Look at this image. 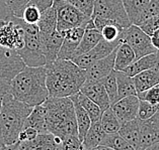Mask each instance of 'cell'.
Instances as JSON below:
<instances>
[{
	"instance_id": "cell-1",
	"label": "cell",
	"mask_w": 159,
	"mask_h": 150,
	"mask_svg": "<svg viewBox=\"0 0 159 150\" xmlns=\"http://www.w3.org/2000/svg\"><path fill=\"white\" fill-rule=\"evenodd\" d=\"M45 68L49 97L63 98L76 95L87 79L85 70L76 66L71 60L57 59Z\"/></svg>"
},
{
	"instance_id": "cell-2",
	"label": "cell",
	"mask_w": 159,
	"mask_h": 150,
	"mask_svg": "<svg viewBox=\"0 0 159 150\" xmlns=\"http://www.w3.org/2000/svg\"><path fill=\"white\" fill-rule=\"evenodd\" d=\"M45 67H25L10 82V94L14 99L34 107L49 98Z\"/></svg>"
},
{
	"instance_id": "cell-3",
	"label": "cell",
	"mask_w": 159,
	"mask_h": 150,
	"mask_svg": "<svg viewBox=\"0 0 159 150\" xmlns=\"http://www.w3.org/2000/svg\"><path fill=\"white\" fill-rule=\"evenodd\" d=\"M46 111L47 131L62 140L78 136L74 104L70 97H49L42 104Z\"/></svg>"
},
{
	"instance_id": "cell-4",
	"label": "cell",
	"mask_w": 159,
	"mask_h": 150,
	"mask_svg": "<svg viewBox=\"0 0 159 150\" xmlns=\"http://www.w3.org/2000/svg\"><path fill=\"white\" fill-rule=\"evenodd\" d=\"M33 108L14 99L11 94L4 96L0 109V140L3 144L11 145L18 141L19 133Z\"/></svg>"
},
{
	"instance_id": "cell-5",
	"label": "cell",
	"mask_w": 159,
	"mask_h": 150,
	"mask_svg": "<svg viewBox=\"0 0 159 150\" xmlns=\"http://www.w3.org/2000/svg\"><path fill=\"white\" fill-rule=\"evenodd\" d=\"M18 23L25 31V45L17 52L26 67H45L47 61L42 48L41 34L37 24H29L17 17Z\"/></svg>"
},
{
	"instance_id": "cell-6",
	"label": "cell",
	"mask_w": 159,
	"mask_h": 150,
	"mask_svg": "<svg viewBox=\"0 0 159 150\" xmlns=\"http://www.w3.org/2000/svg\"><path fill=\"white\" fill-rule=\"evenodd\" d=\"M53 6L57 12V30L64 33L69 29L86 26L90 17L63 0H55Z\"/></svg>"
},
{
	"instance_id": "cell-7",
	"label": "cell",
	"mask_w": 159,
	"mask_h": 150,
	"mask_svg": "<svg viewBox=\"0 0 159 150\" xmlns=\"http://www.w3.org/2000/svg\"><path fill=\"white\" fill-rule=\"evenodd\" d=\"M91 18H100L117 22L123 28L132 24L122 0H95Z\"/></svg>"
},
{
	"instance_id": "cell-8",
	"label": "cell",
	"mask_w": 159,
	"mask_h": 150,
	"mask_svg": "<svg viewBox=\"0 0 159 150\" xmlns=\"http://www.w3.org/2000/svg\"><path fill=\"white\" fill-rule=\"evenodd\" d=\"M121 42H125L133 49L136 60L157 52L151 42L150 35L143 31L140 26L135 24H131L129 27L124 28Z\"/></svg>"
},
{
	"instance_id": "cell-9",
	"label": "cell",
	"mask_w": 159,
	"mask_h": 150,
	"mask_svg": "<svg viewBox=\"0 0 159 150\" xmlns=\"http://www.w3.org/2000/svg\"><path fill=\"white\" fill-rule=\"evenodd\" d=\"M25 45V31L18 23L17 17L11 15L0 20V47L18 52Z\"/></svg>"
},
{
	"instance_id": "cell-10",
	"label": "cell",
	"mask_w": 159,
	"mask_h": 150,
	"mask_svg": "<svg viewBox=\"0 0 159 150\" xmlns=\"http://www.w3.org/2000/svg\"><path fill=\"white\" fill-rule=\"evenodd\" d=\"M120 44H121V41L110 42L102 38L98 44L92 49H90V51L87 52L86 53H84V55L74 57V59L71 60L76 66L83 69V70H86V69L90 66V65L93 64L94 61L102 60L103 57L107 56L108 55H111V53L119 47Z\"/></svg>"
},
{
	"instance_id": "cell-11",
	"label": "cell",
	"mask_w": 159,
	"mask_h": 150,
	"mask_svg": "<svg viewBox=\"0 0 159 150\" xmlns=\"http://www.w3.org/2000/svg\"><path fill=\"white\" fill-rule=\"evenodd\" d=\"M25 67L24 60L18 56L17 52L7 49L4 55L0 56V79L11 82Z\"/></svg>"
},
{
	"instance_id": "cell-12",
	"label": "cell",
	"mask_w": 159,
	"mask_h": 150,
	"mask_svg": "<svg viewBox=\"0 0 159 150\" xmlns=\"http://www.w3.org/2000/svg\"><path fill=\"white\" fill-rule=\"evenodd\" d=\"M79 92L86 96L88 99H90L92 102H94L96 105H98L102 112L108 107H111L110 98L100 81L86 79L81 86Z\"/></svg>"
},
{
	"instance_id": "cell-13",
	"label": "cell",
	"mask_w": 159,
	"mask_h": 150,
	"mask_svg": "<svg viewBox=\"0 0 159 150\" xmlns=\"http://www.w3.org/2000/svg\"><path fill=\"white\" fill-rule=\"evenodd\" d=\"M139 102L137 96H128L118 100L111 107L121 123H125L137 118Z\"/></svg>"
},
{
	"instance_id": "cell-14",
	"label": "cell",
	"mask_w": 159,
	"mask_h": 150,
	"mask_svg": "<svg viewBox=\"0 0 159 150\" xmlns=\"http://www.w3.org/2000/svg\"><path fill=\"white\" fill-rule=\"evenodd\" d=\"M141 140L139 150L159 142V110L152 117L146 120H140Z\"/></svg>"
},
{
	"instance_id": "cell-15",
	"label": "cell",
	"mask_w": 159,
	"mask_h": 150,
	"mask_svg": "<svg viewBox=\"0 0 159 150\" xmlns=\"http://www.w3.org/2000/svg\"><path fill=\"white\" fill-rule=\"evenodd\" d=\"M85 30V26L75 27L64 32V40L58 53V59L72 60L77 48L81 41Z\"/></svg>"
},
{
	"instance_id": "cell-16",
	"label": "cell",
	"mask_w": 159,
	"mask_h": 150,
	"mask_svg": "<svg viewBox=\"0 0 159 150\" xmlns=\"http://www.w3.org/2000/svg\"><path fill=\"white\" fill-rule=\"evenodd\" d=\"M63 40L64 33L59 32L58 30L50 34H41L42 48L47 61L46 65L51 64L58 59V53L63 44Z\"/></svg>"
},
{
	"instance_id": "cell-17",
	"label": "cell",
	"mask_w": 159,
	"mask_h": 150,
	"mask_svg": "<svg viewBox=\"0 0 159 150\" xmlns=\"http://www.w3.org/2000/svg\"><path fill=\"white\" fill-rule=\"evenodd\" d=\"M62 139L50 132L39 133L33 140L19 142V150H56Z\"/></svg>"
},
{
	"instance_id": "cell-18",
	"label": "cell",
	"mask_w": 159,
	"mask_h": 150,
	"mask_svg": "<svg viewBox=\"0 0 159 150\" xmlns=\"http://www.w3.org/2000/svg\"><path fill=\"white\" fill-rule=\"evenodd\" d=\"M116 52L117 48L112 52L111 55L103 57L102 60H98L94 61L93 64L90 65L86 70V78L90 80L100 81L107 77L110 73L115 70V59H116Z\"/></svg>"
},
{
	"instance_id": "cell-19",
	"label": "cell",
	"mask_w": 159,
	"mask_h": 150,
	"mask_svg": "<svg viewBox=\"0 0 159 150\" xmlns=\"http://www.w3.org/2000/svg\"><path fill=\"white\" fill-rule=\"evenodd\" d=\"M100 40H102V33L95 27L93 21L90 18V20L88 21V23L85 26L83 36L81 38V41L76 49L74 56H73V59L81 55H84V53H86L90 49H92L98 44Z\"/></svg>"
},
{
	"instance_id": "cell-20",
	"label": "cell",
	"mask_w": 159,
	"mask_h": 150,
	"mask_svg": "<svg viewBox=\"0 0 159 150\" xmlns=\"http://www.w3.org/2000/svg\"><path fill=\"white\" fill-rule=\"evenodd\" d=\"M125 10L132 24L140 25L150 0H122Z\"/></svg>"
},
{
	"instance_id": "cell-21",
	"label": "cell",
	"mask_w": 159,
	"mask_h": 150,
	"mask_svg": "<svg viewBox=\"0 0 159 150\" xmlns=\"http://www.w3.org/2000/svg\"><path fill=\"white\" fill-rule=\"evenodd\" d=\"M124 139L128 141L136 150H139L141 140V129H140V120L138 118L134 120L122 123L119 132Z\"/></svg>"
},
{
	"instance_id": "cell-22",
	"label": "cell",
	"mask_w": 159,
	"mask_h": 150,
	"mask_svg": "<svg viewBox=\"0 0 159 150\" xmlns=\"http://www.w3.org/2000/svg\"><path fill=\"white\" fill-rule=\"evenodd\" d=\"M133 80L137 94L150 89L151 87L159 84V66L139 73L133 77Z\"/></svg>"
},
{
	"instance_id": "cell-23",
	"label": "cell",
	"mask_w": 159,
	"mask_h": 150,
	"mask_svg": "<svg viewBox=\"0 0 159 150\" xmlns=\"http://www.w3.org/2000/svg\"><path fill=\"white\" fill-rule=\"evenodd\" d=\"M157 66H159V51L136 60L131 66H129L124 71V73H126L128 76L133 78L139 73L150 70V69Z\"/></svg>"
},
{
	"instance_id": "cell-24",
	"label": "cell",
	"mask_w": 159,
	"mask_h": 150,
	"mask_svg": "<svg viewBox=\"0 0 159 150\" xmlns=\"http://www.w3.org/2000/svg\"><path fill=\"white\" fill-rule=\"evenodd\" d=\"M71 100L73 104H74V111H75V119H76V124H77V131H78V138L79 140L82 142L85 134L87 133L89 127L91 125V120L90 117L88 116L82 106L80 105V103L77 100L76 96L73 95L71 96Z\"/></svg>"
},
{
	"instance_id": "cell-25",
	"label": "cell",
	"mask_w": 159,
	"mask_h": 150,
	"mask_svg": "<svg viewBox=\"0 0 159 150\" xmlns=\"http://www.w3.org/2000/svg\"><path fill=\"white\" fill-rule=\"evenodd\" d=\"M106 136H107V133L104 132V130L102 129V124H100L99 121L91 123L87 133L85 134V136L82 140L84 149L89 150L95 147V146L102 145Z\"/></svg>"
},
{
	"instance_id": "cell-26",
	"label": "cell",
	"mask_w": 159,
	"mask_h": 150,
	"mask_svg": "<svg viewBox=\"0 0 159 150\" xmlns=\"http://www.w3.org/2000/svg\"><path fill=\"white\" fill-rule=\"evenodd\" d=\"M136 60L135 52L125 42H121L117 48L115 59V71L124 72Z\"/></svg>"
},
{
	"instance_id": "cell-27",
	"label": "cell",
	"mask_w": 159,
	"mask_h": 150,
	"mask_svg": "<svg viewBox=\"0 0 159 150\" xmlns=\"http://www.w3.org/2000/svg\"><path fill=\"white\" fill-rule=\"evenodd\" d=\"M25 127H32L36 129L39 133H46L47 131V126H46V111L44 106L38 105L34 106L32 112L26 118L25 122Z\"/></svg>"
},
{
	"instance_id": "cell-28",
	"label": "cell",
	"mask_w": 159,
	"mask_h": 150,
	"mask_svg": "<svg viewBox=\"0 0 159 150\" xmlns=\"http://www.w3.org/2000/svg\"><path fill=\"white\" fill-rule=\"evenodd\" d=\"M118 85V99H122L128 96H137L134 80L132 77L128 76L126 73L116 71Z\"/></svg>"
},
{
	"instance_id": "cell-29",
	"label": "cell",
	"mask_w": 159,
	"mask_h": 150,
	"mask_svg": "<svg viewBox=\"0 0 159 150\" xmlns=\"http://www.w3.org/2000/svg\"><path fill=\"white\" fill-rule=\"evenodd\" d=\"M37 25L41 34H50L57 30V12L55 7L52 6L42 12Z\"/></svg>"
},
{
	"instance_id": "cell-30",
	"label": "cell",
	"mask_w": 159,
	"mask_h": 150,
	"mask_svg": "<svg viewBox=\"0 0 159 150\" xmlns=\"http://www.w3.org/2000/svg\"><path fill=\"white\" fill-rule=\"evenodd\" d=\"M99 122L102 124V129L107 134H111V133H117L119 132L120 128H121L122 123L119 120L117 115L112 111L111 107H108L107 110H104L102 117L99 119Z\"/></svg>"
},
{
	"instance_id": "cell-31",
	"label": "cell",
	"mask_w": 159,
	"mask_h": 150,
	"mask_svg": "<svg viewBox=\"0 0 159 150\" xmlns=\"http://www.w3.org/2000/svg\"><path fill=\"white\" fill-rule=\"evenodd\" d=\"M75 96L77 100H78V102L80 103V105L82 106V108L86 111L88 116L90 117L91 122L93 123L96 121H99L102 114V111L99 108V106L96 105L94 102H92L90 99H88L86 96L80 93V92H78Z\"/></svg>"
},
{
	"instance_id": "cell-32",
	"label": "cell",
	"mask_w": 159,
	"mask_h": 150,
	"mask_svg": "<svg viewBox=\"0 0 159 150\" xmlns=\"http://www.w3.org/2000/svg\"><path fill=\"white\" fill-rule=\"evenodd\" d=\"M106 89L108 98H110L111 106L118 101V85H117V77H116V71L114 70L110 73L107 77L100 80Z\"/></svg>"
},
{
	"instance_id": "cell-33",
	"label": "cell",
	"mask_w": 159,
	"mask_h": 150,
	"mask_svg": "<svg viewBox=\"0 0 159 150\" xmlns=\"http://www.w3.org/2000/svg\"><path fill=\"white\" fill-rule=\"evenodd\" d=\"M102 145H107L116 150H136L129 142L126 141L124 138L117 133L107 134L106 138L102 141Z\"/></svg>"
},
{
	"instance_id": "cell-34",
	"label": "cell",
	"mask_w": 159,
	"mask_h": 150,
	"mask_svg": "<svg viewBox=\"0 0 159 150\" xmlns=\"http://www.w3.org/2000/svg\"><path fill=\"white\" fill-rule=\"evenodd\" d=\"M158 110H159V106L152 105V104L146 102L144 100H140L137 118L139 120H146V119L152 117L155 113H157Z\"/></svg>"
},
{
	"instance_id": "cell-35",
	"label": "cell",
	"mask_w": 159,
	"mask_h": 150,
	"mask_svg": "<svg viewBox=\"0 0 159 150\" xmlns=\"http://www.w3.org/2000/svg\"><path fill=\"white\" fill-rule=\"evenodd\" d=\"M3 1L13 16L21 18L22 13L30 0H3Z\"/></svg>"
},
{
	"instance_id": "cell-36",
	"label": "cell",
	"mask_w": 159,
	"mask_h": 150,
	"mask_svg": "<svg viewBox=\"0 0 159 150\" xmlns=\"http://www.w3.org/2000/svg\"><path fill=\"white\" fill-rule=\"evenodd\" d=\"M63 1L68 2L69 4L76 7L81 12L87 15L91 18L92 12H93V7L95 0H63Z\"/></svg>"
},
{
	"instance_id": "cell-37",
	"label": "cell",
	"mask_w": 159,
	"mask_h": 150,
	"mask_svg": "<svg viewBox=\"0 0 159 150\" xmlns=\"http://www.w3.org/2000/svg\"><path fill=\"white\" fill-rule=\"evenodd\" d=\"M139 100H144L152 105L159 106V84L151 87L150 89L146 90L142 93L137 94Z\"/></svg>"
},
{
	"instance_id": "cell-38",
	"label": "cell",
	"mask_w": 159,
	"mask_h": 150,
	"mask_svg": "<svg viewBox=\"0 0 159 150\" xmlns=\"http://www.w3.org/2000/svg\"><path fill=\"white\" fill-rule=\"evenodd\" d=\"M56 150H85L78 136H70L62 140Z\"/></svg>"
},
{
	"instance_id": "cell-39",
	"label": "cell",
	"mask_w": 159,
	"mask_h": 150,
	"mask_svg": "<svg viewBox=\"0 0 159 150\" xmlns=\"http://www.w3.org/2000/svg\"><path fill=\"white\" fill-rule=\"evenodd\" d=\"M41 14L42 12L36 6L28 4V6L25 7V9L24 11V13H22L21 18L29 24H37L41 18Z\"/></svg>"
},
{
	"instance_id": "cell-40",
	"label": "cell",
	"mask_w": 159,
	"mask_h": 150,
	"mask_svg": "<svg viewBox=\"0 0 159 150\" xmlns=\"http://www.w3.org/2000/svg\"><path fill=\"white\" fill-rule=\"evenodd\" d=\"M138 26H140L143 31H145L148 35H150L156 29H159V15L147 18Z\"/></svg>"
},
{
	"instance_id": "cell-41",
	"label": "cell",
	"mask_w": 159,
	"mask_h": 150,
	"mask_svg": "<svg viewBox=\"0 0 159 150\" xmlns=\"http://www.w3.org/2000/svg\"><path fill=\"white\" fill-rule=\"evenodd\" d=\"M39 132L36 129L32 128V127H25L19 133L18 136V142H25L34 139L38 136Z\"/></svg>"
},
{
	"instance_id": "cell-42",
	"label": "cell",
	"mask_w": 159,
	"mask_h": 150,
	"mask_svg": "<svg viewBox=\"0 0 159 150\" xmlns=\"http://www.w3.org/2000/svg\"><path fill=\"white\" fill-rule=\"evenodd\" d=\"M156 15H159V0H150L149 5L147 7V10L144 14L143 21L149 17L156 16Z\"/></svg>"
},
{
	"instance_id": "cell-43",
	"label": "cell",
	"mask_w": 159,
	"mask_h": 150,
	"mask_svg": "<svg viewBox=\"0 0 159 150\" xmlns=\"http://www.w3.org/2000/svg\"><path fill=\"white\" fill-rule=\"evenodd\" d=\"M54 1H55V0H30L29 2V4L36 6L41 12H44V11H46L47 9H49L50 7L53 6Z\"/></svg>"
},
{
	"instance_id": "cell-44",
	"label": "cell",
	"mask_w": 159,
	"mask_h": 150,
	"mask_svg": "<svg viewBox=\"0 0 159 150\" xmlns=\"http://www.w3.org/2000/svg\"><path fill=\"white\" fill-rule=\"evenodd\" d=\"M7 94H10V82L0 79V98L3 99Z\"/></svg>"
},
{
	"instance_id": "cell-45",
	"label": "cell",
	"mask_w": 159,
	"mask_h": 150,
	"mask_svg": "<svg viewBox=\"0 0 159 150\" xmlns=\"http://www.w3.org/2000/svg\"><path fill=\"white\" fill-rule=\"evenodd\" d=\"M11 15L12 14L10 13L9 9L7 8V6L4 3V1H3V0H0V20H1V19L9 18Z\"/></svg>"
},
{
	"instance_id": "cell-46",
	"label": "cell",
	"mask_w": 159,
	"mask_h": 150,
	"mask_svg": "<svg viewBox=\"0 0 159 150\" xmlns=\"http://www.w3.org/2000/svg\"><path fill=\"white\" fill-rule=\"evenodd\" d=\"M150 38H151V42H152L153 47L159 51V29H156L155 31H153L150 34Z\"/></svg>"
},
{
	"instance_id": "cell-47",
	"label": "cell",
	"mask_w": 159,
	"mask_h": 150,
	"mask_svg": "<svg viewBox=\"0 0 159 150\" xmlns=\"http://www.w3.org/2000/svg\"><path fill=\"white\" fill-rule=\"evenodd\" d=\"M1 150H19V142L11 144V145H5Z\"/></svg>"
},
{
	"instance_id": "cell-48",
	"label": "cell",
	"mask_w": 159,
	"mask_h": 150,
	"mask_svg": "<svg viewBox=\"0 0 159 150\" xmlns=\"http://www.w3.org/2000/svg\"><path fill=\"white\" fill-rule=\"evenodd\" d=\"M89 150H116V149L108 147L107 145H98V146H95V147L89 149Z\"/></svg>"
},
{
	"instance_id": "cell-49",
	"label": "cell",
	"mask_w": 159,
	"mask_h": 150,
	"mask_svg": "<svg viewBox=\"0 0 159 150\" xmlns=\"http://www.w3.org/2000/svg\"><path fill=\"white\" fill-rule=\"evenodd\" d=\"M143 150H159V142H157V143H154L152 145H150L147 148L143 149Z\"/></svg>"
},
{
	"instance_id": "cell-50",
	"label": "cell",
	"mask_w": 159,
	"mask_h": 150,
	"mask_svg": "<svg viewBox=\"0 0 159 150\" xmlns=\"http://www.w3.org/2000/svg\"><path fill=\"white\" fill-rule=\"evenodd\" d=\"M6 52H7V49H6V48H3L0 47V56L4 55V53H5Z\"/></svg>"
},
{
	"instance_id": "cell-51",
	"label": "cell",
	"mask_w": 159,
	"mask_h": 150,
	"mask_svg": "<svg viewBox=\"0 0 159 150\" xmlns=\"http://www.w3.org/2000/svg\"><path fill=\"white\" fill-rule=\"evenodd\" d=\"M4 146H5V145L3 144V142H2L1 140H0V150H1V149H2L3 147H4Z\"/></svg>"
},
{
	"instance_id": "cell-52",
	"label": "cell",
	"mask_w": 159,
	"mask_h": 150,
	"mask_svg": "<svg viewBox=\"0 0 159 150\" xmlns=\"http://www.w3.org/2000/svg\"><path fill=\"white\" fill-rule=\"evenodd\" d=\"M1 105H2V99L0 98V109H1Z\"/></svg>"
}]
</instances>
